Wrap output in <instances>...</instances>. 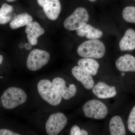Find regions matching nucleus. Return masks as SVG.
Returning a JSON list of instances; mask_svg holds the SVG:
<instances>
[{
    "instance_id": "nucleus-23",
    "label": "nucleus",
    "mask_w": 135,
    "mask_h": 135,
    "mask_svg": "<svg viewBox=\"0 0 135 135\" xmlns=\"http://www.w3.org/2000/svg\"><path fill=\"white\" fill-rule=\"evenodd\" d=\"M0 135H19V134L15 133L11 131L2 129L0 130Z\"/></svg>"
},
{
    "instance_id": "nucleus-26",
    "label": "nucleus",
    "mask_w": 135,
    "mask_h": 135,
    "mask_svg": "<svg viewBox=\"0 0 135 135\" xmlns=\"http://www.w3.org/2000/svg\"><path fill=\"white\" fill-rule=\"evenodd\" d=\"M3 60V57L2 55H0V64H1L2 63Z\"/></svg>"
},
{
    "instance_id": "nucleus-30",
    "label": "nucleus",
    "mask_w": 135,
    "mask_h": 135,
    "mask_svg": "<svg viewBox=\"0 0 135 135\" xmlns=\"http://www.w3.org/2000/svg\"><path fill=\"white\" fill-rule=\"evenodd\" d=\"M124 75V73H122V76H123V75Z\"/></svg>"
},
{
    "instance_id": "nucleus-2",
    "label": "nucleus",
    "mask_w": 135,
    "mask_h": 135,
    "mask_svg": "<svg viewBox=\"0 0 135 135\" xmlns=\"http://www.w3.org/2000/svg\"><path fill=\"white\" fill-rule=\"evenodd\" d=\"M2 103L6 109H12L23 104L27 99L24 90L16 87H10L5 90L1 97Z\"/></svg>"
},
{
    "instance_id": "nucleus-28",
    "label": "nucleus",
    "mask_w": 135,
    "mask_h": 135,
    "mask_svg": "<svg viewBox=\"0 0 135 135\" xmlns=\"http://www.w3.org/2000/svg\"><path fill=\"white\" fill-rule=\"evenodd\" d=\"M6 1L8 2H12L16 1V0H6Z\"/></svg>"
},
{
    "instance_id": "nucleus-17",
    "label": "nucleus",
    "mask_w": 135,
    "mask_h": 135,
    "mask_svg": "<svg viewBox=\"0 0 135 135\" xmlns=\"http://www.w3.org/2000/svg\"><path fill=\"white\" fill-rule=\"evenodd\" d=\"M109 129L111 135H124L126 128L123 121L119 116H114L109 122Z\"/></svg>"
},
{
    "instance_id": "nucleus-7",
    "label": "nucleus",
    "mask_w": 135,
    "mask_h": 135,
    "mask_svg": "<svg viewBox=\"0 0 135 135\" xmlns=\"http://www.w3.org/2000/svg\"><path fill=\"white\" fill-rule=\"evenodd\" d=\"M67 119L64 114L57 113L53 114L46 122V132L49 135H56L65 128Z\"/></svg>"
},
{
    "instance_id": "nucleus-1",
    "label": "nucleus",
    "mask_w": 135,
    "mask_h": 135,
    "mask_svg": "<svg viewBox=\"0 0 135 135\" xmlns=\"http://www.w3.org/2000/svg\"><path fill=\"white\" fill-rule=\"evenodd\" d=\"M104 44L98 39L90 40L81 43L78 47L77 53L83 58L99 59L102 58L105 53Z\"/></svg>"
},
{
    "instance_id": "nucleus-12",
    "label": "nucleus",
    "mask_w": 135,
    "mask_h": 135,
    "mask_svg": "<svg viewBox=\"0 0 135 135\" xmlns=\"http://www.w3.org/2000/svg\"><path fill=\"white\" fill-rule=\"evenodd\" d=\"M25 32L29 43L32 46H35L38 42V38L44 33L45 31L38 23L32 22L26 26Z\"/></svg>"
},
{
    "instance_id": "nucleus-8",
    "label": "nucleus",
    "mask_w": 135,
    "mask_h": 135,
    "mask_svg": "<svg viewBox=\"0 0 135 135\" xmlns=\"http://www.w3.org/2000/svg\"><path fill=\"white\" fill-rule=\"evenodd\" d=\"M38 4L43 8L46 16L51 20H55L60 15L61 4L59 0H37Z\"/></svg>"
},
{
    "instance_id": "nucleus-32",
    "label": "nucleus",
    "mask_w": 135,
    "mask_h": 135,
    "mask_svg": "<svg viewBox=\"0 0 135 135\" xmlns=\"http://www.w3.org/2000/svg\"><path fill=\"white\" fill-rule=\"evenodd\" d=\"M134 1H135V0H134Z\"/></svg>"
},
{
    "instance_id": "nucleus-14",
    "label": "nucleus",
    "mask_w": 135,
    "mask_h": 135,
    "mask_svg": "<svg viewBox=\"0 0 135 135\" xmlns=\"http://www.w3.org/2000/svg\"><path fill=\"white\" fill-rule=\"evenodd\" d=\"M119 47L122 51H130L135 49V31L127 29L119 42Z\"/></svg>"
},
{
    "instance_id": "nucleus-20",
    "label": "nucleus",
    "mask_w": 135,
    "mask_h": 135,
    "mask_svg": "<svg viewBox=\"0 0 135 135\" xmlns=\"http://www.w3.org/2000/svg\"><path fill=\"white\" fill-rule=\"evenodd\" d=\"M122 16L126 22L135 24V7L128 6L124 8L122 11Z\"/></svg>"
},
{
    "instance_id": "nucleus-25",
    "label": "nucleus",
    "mask_w": 135,
    "mask_h": 135,
    "mask_svg": "<svg viewBox=\"0 0 135 135\" xmlns=\"http://www.w3.org/2000/svg\"><path fill=\"white\" fill-rule=\"evenodd\" d=\"M88 132L82 129L81 131V135H88Z\"/></svg>"
},
{
    "instance_id": "nucleus-22",
    "label": "nucleus",
    "mask_w": 135,
    "mask_h": 135,
    "mask_svg": "<svg viewBox=\"0 0 135 135\" xmlns=\"http://www.w3.org/2000/svg\"><path fill=\"white\" fill-rule=\"evenodd\" d=\"M81 131L79 127L75 125L73 126L71 128L70 130V135H81Z\"/></svg>"
},
{
    "instance_id": "nucleus-5",
    "label": "nucleus",
    "mask_w": 135,
    "mask_h": 135,
    "mask_svg": "<svg viewBox=\"0 0 135 135\" xmlns=\"http://www.w3.org/2000/svg\"><path fill=\"white\" fill-rule=\"evenodd\" d=\"M84 115L88 118L102 119L108 114L105 105L99 100L92 99L85 103L83 107Z\"/></svg>"
},
{
    "instance_id": "nucleus-4",
    "label": "nucleus",
    "mask_w": 135,
    "mask_h": 135,
    "mask_svg": "<svg viewBox=\"0 0 135 135\" xmlns=\"http://www.w3.org/2000/svg\"><path fill=\"white\" fill-rule=\"evenodd\" d=\"M89 18V15L86 9L81 7L77 8L65 20L64 27L69 31H76L87 24Z\"/></svg>"
},
{
    "instance_id": "nucleus-11",
    "label": "nucleus",
    "mask_w": 135,
    "mask_h": 135,
    "mask_svg": "<svg viewBox=\"0 0 135 135\" xmlns=\"http://www.w3.org/2000/svg\"><path fill=\"white\" fill-rule=\"evenodd\" d=\"M93 94L98 98L101 99L111 98L117 94L116 88L109 86L105 83H98L92 89Z\"/></svg>"
},
{
    "instance_id": "nucleus-19",
    "label": "nucleus",
    "mask_w": 135,
    "mask_h": 135,
    "mask_svg": "<svg viewBox=\"0 0 135 135\" xmlns=\"http://www.w3.org/2000/svg\"><path fill=\"white\" fill-rule=\"evenodd\" d=\"M13 8L11 5L4 3L0 9V24L5 25L10 22L13 17Z\"/></svg>"
},
{
    "instance_id": "nucleus-29",
    "label": "nucleus",
    "mask_w": 135,
    "mask_h": 135,
    "mask_svg": "<svg viewBox=\"0 0 135 135\" xmlns=\"http://www.w3.org/2000/svg\"><path fill=\"white\" fill-rule=\"evenodd\" d=\"M88 1H89L90 2H93L96 1L97 0H88Z\"/></svg>"
},
{
    "instance_id": "nucleus-3",
    "label": "nucleus",
    "mask_w": 135,
    "mask_h": 135,
    "mask_svg": "<svg viewBox=\"0 0 135 135\" xmlns=\"http://www.w3.org/2000/svg\"><path fill=\"white\" fill-rule=\"evenodd\" d=\"M37 88L40 96L50 104L56 106L60 103L62 96L49 80H41L37 84Z\"/></svg>"
},
{
    "instance_id": "nucleus-18",
    "label": "nucleus",
    "mask_w": 135,
    "mask_h": 135,
    "mask_svg": "<svg viewBox=\"0 0 135 135\" xmlns=\"http://www.w3.org/2000/svg\"><path fill=\"white\" fill-rule=\"evenodd\" d=\"M33 18L27 13H23L15 16L10 23L9 26L12 29H18L20 27L27 26L32 22Z\"/></svg>"
},
{
    "instance_id": "nucleus-27",
    "label": "nucleus",
    "mask_w": 135,
    "mask_h": 135,
    "mask_svg": "<svg viewBox=\"0 0 135 135\" xmlns=\"http://www.w3.org/2000/svg\"><path fill=\"white\" fill-rule=\"evenodd\" d=\"M24 46H25L23 44H20L19 45V47L21 49L23 48Z\"/></svg>"
},
{
    "instance_id": "nucleus-6",
    "label": "nucleus",
    "mask_w": 135,
    "mask_h": 135,
    "mask_svg": "<svg viewBox=\"0 0 135 135\" xmlns=\"http://www.w3.org/2000/svg\"><path fill=\"white\" fill-rule=\"evenodd\" d=\"M50 59V55L48 52L41 50H33L28 55L27 67L31 71H37L47 64Z\"/></svg>"
},
{
    "instance_id": "nucleus-13",
    "label": "nucleus",
    "mask_w": 135,
    "mask_h": 135,
    "mask_svg": "<svg viewBox=\"0 0 135 135\" xmlns=\"http://www.w3.org/2000/svg\"><path fill=\"white\" fill-rule=\"evenodd\" d=\"M115 65L120 71L135 72V57L129 54L121 56L116 60Z\"/></svg>"
},
{
    "instance_id": "nucleus-10",
    "label": "nucleus",
    "mask_w": 135,
    "mask_h": 135,
    "mask_svg": "<svg viewBox=\"0 0 135 135\" xmlns=\"http://www.w3.org/2000/svg\"><path fill=\"white\" fill-rule=\"evenodd\" d=\"M72 73L75 79L80 82L85 89H91L94 86L92 75L79 66H74L71 70Z\"/></svg>"
},
{
    "instance_id": "nucleus-15",
    "label": "nucleus",
    "mask_w": 135,
    "mask_h": 135,
    "mask_svg": "<svg viewBox=\"0 0 135 135\" xmlns=\"http://www.w3.org/2000/svg\"><path fill=\"white\" fill-rule=\"evenodd\" d=\"M76 33L78 36L85 37L89 40L100 38L103 35L101 30L87 23L81 28L76 30Z\"/></svg>"
},
{
    "instance_id": "nucleus-31",
    "label": "nucleus",
    "mask_w": 135,
    "mask_h": 135,
    "mask_svg": "<svg viewBox=\"0 0 135 135\" xmlns=\"http://www.w3.org/2000/svg\"><path fill=\"white\" fill-rule=\"evenodd\" d=\"M2 77H1V79H2Z\"/></svg>"
},
{
    "instance_id": "nucleus-24",
    "label": "nucleus",
    "mask_w": 135,
    "mask_h": 135,
    "mask_svg": "<svg viewBox=\"0 0 135 135\" xmlns=\"http://www.w3.org/2000/svg\"><path fill=\"white\" fill-rule=\"evenodd\" d=\"M25 48L27 50L31 49V46H30L28 44H26L25 46Z\"/></svg>"
},
{
    "instance_id": "nucleus-21",
    "label": "nucleus",
    "mask_w": 135,
    "mask_h": 135,
    "mask_svg": "<svg viewBox=\"0 0 135 135\" xmlns=\"http://www.w3.org/2000/svg\"><path fill=\"white\" fill-rule=\"evenodd\" d=\"M127 126L130 132L135 133V105L131 110L128 117Z\"/></svg>"
},
{
    "instance_id": "nucleus-16",
    "label": "nucleus",
    "mask_w": 135,
    "mask_h": 135,
    "mask_svg": "<svg viewBox=\"0 0 135 135\" xmlns=\"http://www.w3.org/2000/svg\"><path fill=\"white\" fill-rule=\"evenodd\" d=\"M78 65L83 70L93 76L96 75L99 67V63L93 58L81 59L78 61Z\"/></svg>"
},
{
    "instance_id": "nucleus-9",
    "label": "nucleus",
    "mask_w": 135,
    "mask_h": 135,
    "mask_svg": "<svg viewBox=\"0 0 135 135\" xmlns=\"http://www.w3.org/2000/svg\"><path fill=\"white\" fill-rule=\"evenodd\" d=\"M52 83L65 100L74 97L77 93V88L74 84H70L67 87L65 81L60 77L55 78L52 81Z\"/></svg>"
}]
</instances>
